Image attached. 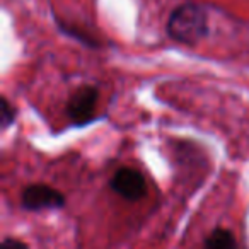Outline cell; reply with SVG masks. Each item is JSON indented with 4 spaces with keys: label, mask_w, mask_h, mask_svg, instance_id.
<instances>
[{
    "label": "cell",
    "mask_w": 249,
    "mask_h": 249,
    "mask_svg": "<svg viewBox=\"0 0 249 249\" xmlns=\"http://www.w3.org/2000/svg\"><path fill=\"white\" fill-rule=\"evenodd\" d=\"M167 35L171 39L186 46H195L208 35V14L198 4H181L167 19Z\"/></svg>",
    "instance_id": "obj_1"
},
{
    "label": "cell",
    "mask_w": 249,
    "mask_h": 249,
    "mask_svg": "<svg viewBox=\"0 0 249 249\" xmlns=\"http://www.w3.org/2000/svg\"><path fill=\"white\" fill-rule=\"evenodd\" d=\"M99 99V90L94 86H82L70 96L67 103V116L72 124L84 126L96 118V106Z\"/></svg>",
    "instance_id": "obj_2"
},
{
    "label": "cell",
    "mask_w": 249,
    "mask_h": 249,
    "mask_svg": "<svg viewBox=\"0 0 249 249\" xmlns=\"http://www.w3.org/2000/svg\"><path fill=\"white\" fill-rule=\"evenodd\" d=\"M65 196L60 190L48 184H31L21 195V205L28 212L58 210L65 205Z\"/></svg>",
    "instance_id": "obj_3"
},
{
    "label": "cell",
    "mask_w": 249,
    "mask_h": 249,
    "mask_svg": "<svg viewBox=\"0 0 249 249\" xmlns=\"http://www.w3.org/2000/svg\"><path fill=\"white\" fill-rule=\"evenodd\" d=\"M111 190L126 201H139L147 195V181L140 171L121 167L111 178Z\"/></svg>",
    "instance_id": "obj_4"
},
{
    "label": "cell",
    "mask_w": 249,
    "mask_h": 249,
    "mask_svg": "<svg viewBox=\"0 0 249 249\" xmlns=\"http://www.w3.org/2000/svg\"><path fill=\"white\" fill-rule=\"evenodd\" d=\"M203 249H239V244L234 232L225 227H217L205 239Z\"/></svg>",
    "instance_id": "obj_5"
},
{
    "label": "cell",
    "mask_w": 249,
    "mask_h": 249,
    "mask_svg": "<svg viewBox=\"0 0 249 249\" xmlns=\"http://www.w3.org/2000/svg\"><path fill=\"white\" fill-rule=\"evenodd\" d=\"M18 118V111H16L14 104L7 99L5 96L0 97V126L2 130H7Z\"/></svg>",
    "instance_id": "obj_6"
},
{
    "label": "cell",
    "mask_w": 249,
    "mask_h": 249,
    "mask_svg": "<svg viewBox=\"0 0 249 249\" xmlns=\"http://www.w3.org/2000/svg\"><path fill=\"white\" fill-rule=\"evenodd\" d=\"M0 249H29V246L16 237H5L0 244Z\"/></svg>",
    "instance_id": "obj_7"
}]
</instances>
